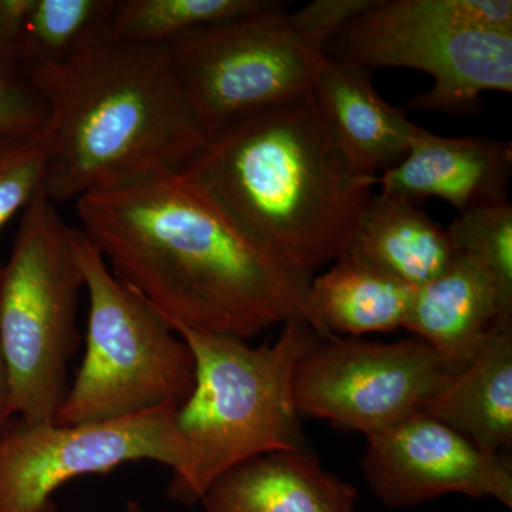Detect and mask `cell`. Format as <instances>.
Masks as SVG:
<instances>
[{
    "instance_id": "obj_20",
    "label": "cell",
    "mask_w": 512,
    "mask_h": 512,
    "mask_svg": "<svg viewBox=\"0 0 512 512\" xmlns=\"http://www.w3.org/2000/svg\"><path fill=\"white\" fill-rule=\"evenodd\" d=\"M457 254L477 262L490 278L504 329H512V207L510 202L474 208L447 229Z\"/></svg>"
},
{
    "instance_id": "obj_7",
    "label": "cell",
    "mask_w": 512,
    "mask_h": 512,
    "mask_svg": "<svg viewBox=\"0 0 512 512\" xmlns=\"http://www.w3.org/2000/svg\"><path fill=\"white\" fill-rule=\"evenodd\" d=\"M72 232L42 190L23 210L12 254L0 266V349L10 410L22 423L55 421L69 390L84 288Z\"/></svg>"
},
{
    "instance_id": "obj_4",
    "label": "cell",
    "mask_w": 512,
    "mask_h": 512,
    "mask_svg": "<svg viewBox=\"0 0 512 512\" xmlns=\"http://www.w3.org/2000/svg\"><path fill=\"white\" fill-rule=\"evenodd\" d=\"M171 329L194 356L195 384L175 412L181 467L168 484L170 500L201 503L208 487L242 461L306 448L293 379L322 339L308 320H289L274 345L258 348L237 336Z\"/></svg>"
},
{
    "instance_id": "obj_9",
    "label": "cell",
    "mask_w": 512,
    "mask_h": 512,
    "mask_svg": "<svg viewBox=\"0 0 512 512\" xmlns=\"http://www.w3.org/2000/svg\"><path fill=\"white\" fill-rule=\"evenodd\" d=\"M456 373L416 336L393 343L333 336L302 357L293 396L301 416L369 437L423 413Z\"/></svg>"
},
{
    "instance_id": "obj_12",
    "label": "cell",
    "mask_w": 512,
    "mask_h": 512,
    "mask_svg": "<svg viewBox=\"0 0 512 512\" xmlns=\"http://www.w3.org/2000/svg\"><path fill=\"white\" fill-rule=\"evenodd\" d=\"M512 146L485 137H441L423 130L399 164L377 177L384 194L416 202L436 197L458 214L508 202Z\"/></svg>"
},
{
    "instance_id": "obj_25",
    "label": "cell",
    "mask_w": 512,
    "mask_h": 512,
    "mask_svg": "<svg viewBox=\"0 0 512 512\" xmlns=\"http://www.w3.org/2000/svg\"><path fill=\"white\" fill-rule=\"evenodd\" d=\"M12 417L8 369H6L5 357L0 349V433L9 426Z\"/></svg>"
},
{
    "instance_id": "obj_11",
    "label": "cell",
    "mask_w": 512,
    "mask_h": 512,
    "mask_svg": "<svg viewBox=\"0 0 512 512\" xmlns=\"http://www.w3.org/2000/svg\"><path fill=\"white\" fill-rule=\"evenodd\" d=\"M366 439L367 484L389 507H416L450 493L512 507L511 464L430 414L414 413Z\"/></svg>"
},
{
    "instance_id": "obj_18",
    "label": "cell",
    "mask_w": 512,
    "mask_h": 512,
    "mask_svg": "<svg viewBox=\"0 0 512 512\" xmlns=\"http://www.w3.org/2000/svg\"><path fill=\"white\" fill-rule=\"evenodd\" d=\"M478 448L500 454L512 444V330L491 329L470 363L424 412Z\"/></svg>"
},
{
    "instance_id": "obj_19",
    "label": "cell",
    "mask_w": 512,
    "mask_h": 512,
    "mask_svg": "<svg viewBox=\"0 0 512 512\" xmlns=\"http://www.w3.org/2000/svg\"><path fill=\"white\" fill-rule=\"evenodd\" d=\"M275 0H116L109 32L126 42L168 45L205 26L274 8Z\"/></svg>"
},
{
    "instance_id": "obj_2",
    "label": "cell",
    "mask_w": 512,
    "mask_h": 512,
    "mask_svg": "<svg viewBox=\"0 0 512 512\" xmlns=\"http://www.w3.org/2000/svg\"><path fill=\"white\" fill-rule=\"evenodd\" d=\"M107 26L63 62L23 74L46 104L45 194L55 204L183 173L208 144L167 45L126 42Z\"/></svg>"
},
{
    "instance_id": "obj_16",
    "label": "cell",
    "mask_w": 512,
    "mask_h": 512,
    "mask_svg": "<svg viewBox=\"0 0 512 512\" xmlns=\"http://www.w3.org/2000/svg\"><path fill=\"white\" fill-rule=\"evenodd\" d=\"M346 254L420 288L453 264L457 251L447 229L394 194L372 195Z\"/></svg>"
},
{
    "instance_id": "obj_14",
    "label": "cell",
    "mask_w": 512,
    "mask_h": 512,
    "mask_svg": "<svg viewBox=\"0 0 512 512\" xmlns=\"http://www.w3.org/2000/svg\"><path fill=\"white\" fill-rule=\"evenodd\" d=\"M356 488L309 451L261 454L229 468L201 498L205 512H353Z\"/></svg>"
},
{
    "instance_id": "obj_26",
    "label": "cell",
    "mask_w": 512,
    "mask_h": 512,
    "mask_svg": "<svg viewBox=\"0 0 512 512\" xmlns=\"http://www.w3.org/2000/svg\"><path fill=\"white\" fill-rule=\"evenodd\" d=\"M124 512H144V508L143 505L137 503V501H128Z\"/></svg>"
},
{
    "instance_id": "obj_6",
    "label": "cell",
    "mask_w": 512,
    "mask_h": 512,
    "mask_svg": "<svg viewBox=\"0 0 512 512\" xmlns=\"http://www.w3.org/2000/svg\"><path fill=\"white\" fill-rule=\"evenodd\" d=\"M325 56L366 70L433 77L419 110L471 113L485 92H512L511 0H375L342 26Z\"/></svg>"
},
{
    "instance_id": "obj_17",
    "label": "cell",
    "mask_w": 512,
    "mask_h": 512,
    "mask_svg": "<svg viewBox=\"0 0 512 512\" xmlns=\"http://www.w3.org/2000/svg\"><path fill=\"white\" fill-rule=\"evenodd\" d=\"M416 288L377 271L355 256L312 278L305 319L320 338H362L403 329Z\"/></svg>"
},
{
    "instance_id": "obj_3",
    "label": "cell",
    "mask_w": 512,
    "mask_h": 512,
    "mask_svg": "<svg viewBox=\"0 0 512 512\" xmlns=\"http://www.w3.org/2000/svg\"><path fill=\"white\" fill-rule=\"evenodd\" d=\"M185 173L259 248L308 279L346 254L377 184L349 163L312 92L212 138Z\"/></svg>"
},
{
    "instance_id": "obj_22",
    "label": "cell",
    "mask_w": 512,
    "mask_h": 512,
    "mask_svg": "<svg viewBox=\"0 0 512 512\" xmlns=\"http://www.w3.org/2000/svg\"><path fill=\"white\" fill-rule=\"evenodd\" d=\"M47 138L35 133H0V229L45 190Z\"/></svg>"
},
{
    "instance_id": "obj_1",
    "label": "cell",
    "mask_w": 512,
    "mask_h": 512,
    "mask_svg": "<svg viewBox=\"0 0 512 512\" xmlns=\"http://www.w3.org/2000/svg\"><path fill=\"white\" fill-rule=\"evenodd\" d=\"M113 274L173 326L244 340L305 318L312 279L289 271L183 171L76 200Z\"/></svg>"
},
{
    "instance_id": "obj_15",
    "label": "cell",
    "mask_w": 512,
    "mask_h": 512,
    "mask_svg": "<svg viewBox=\"0 0 512 512\" xmlns=\"http://www.w3.org/2000/svg\"><path fill=\"white\" fill-rule=\"evenodd\" d=\"M403 329L429 343L460 372L477 355L491 329H504L490 278L458 254L443 274L414 291Z\"/></svg>"
},
{
    "instance_id": "obj_8",
    "label": "cell",
    "mask_w": 512,
    "mask_h": 512,
    "mask_svg": "<svg viewBox=\"0 0 512 512\" xmlns=\"http://www.w3.org/2000/svg\"><path fill=\"white\" fill-rule=\"evenodd\" d=\"M73 249L89 293L86 353L55 423L124 419L191 396L195 360L163 316L114 276L82 229Z\"/></svg>"
},
{
    "instance_id": "obj_21",
    "label": "cell",
    "mask_w": 512,
    "mask_h": 512,
    "mask_svg": "<svg viewBox=\"0 0 512 512\" xmlns=\"http://www.w3.org/2000/svg\"><path fill=\"white\" fill-rule=\"evenodd\" d=\"M116 0H36L26 25L23 74L37 63H60L92 33L109 25Z\"/></svg>"
},
{
    "instance_id": "obj_13",
    "label": "cell",
    "mask_w": 512,
    "mask_h": 512,
    "mask_svg": "<svg viewBox=\"0 0 512 512\" xmlns=\"http://www.w3.org/2000/svg\"><path fill=\"white\" fill-rule=\"evenodd\" d=\"M312 94L343 154L366 177L399 164L423 131L376 92L363 67L323 57Z\"/></svg>"
},
{
    "instance_id": "obj_10",
    "label": "cell",
    "mask_w": 512,
    "mask_h": 512,
    "mask_svg": "<svg viewBox=\"0 0 512 512\" xmlns=\"http://www.w3.org/2000/svg\"><path fill=\"white\" fill-rule=\"evenodd\" d=\"M177 406L124 419L62 426L18 421L0 433V512H56L55 493L74 478L136 461L181 467Z\"/></svg>"
},
{
    "instance_id": "obj_5",
    "label": "cell",
    "mask_w": 512,
    "mask_h": 512,
    "mask_svg": "<svg viewBox=\"0 0 512 512\" xmlns=\"http://www.w3.org/2000/svg\"><path fill=\"white\" fill-rule=\"evenodd\" d=\"M375 0H315L205 26L168 43L171 64L210 141L312 92L325 47Z\"/></svg>"
},
{
    "instance_id": "obj_24",
    "label": "cell",
    "mask_w": 512,
    "mask_h": 512,
    "mask_svg": "<svg viewBox=\"0 0 512 512\" xmlns=\"http://www.w3.org/2000/svg\"><path fill=\"white\" fill-rule=\"evenodd\" d=\"M46 120L45 101L28 83L0 76V133H35Z\"/></svg>"
},
{
    "instance_id": "obj_23",
    "label": "cell",
    "mask_w": 512,
    "mask_h": 512,
    "mask_svg": "<svg viewBox=\"0 0 512 512\" xmlns=\"http://www.w3.org/2000/svg\"><path fill=\"white\" fill-rule=\"evenodd\" d=\"M36 0H0V76L23 82L26 25Z\"/></svg>"
}]
</instances>
